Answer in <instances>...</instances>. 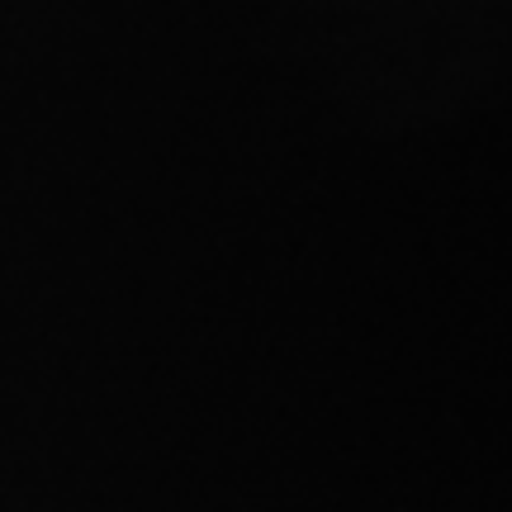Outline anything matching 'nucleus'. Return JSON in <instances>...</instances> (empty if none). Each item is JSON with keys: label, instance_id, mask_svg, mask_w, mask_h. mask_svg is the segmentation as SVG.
<instances>
[]
</instances>
